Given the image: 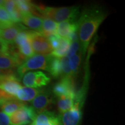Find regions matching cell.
I'll list each match as a JSON object with an SVG mask.
<instances>
[{
  "label": "cell",
  "instance_id": "obj_1",
  "mask_svg": "<svg viewBox=\"0 0 125 125\" xmlns=\"http://www.w3.org/2000/svg\"><path fill=\"white\" fill-rule=\"evenodd\" d=\"M108 15L107 12L99 5H92L82 10L78 19V35L83 55H85L90 42Z\"/></svg>",
  "mask_w": 125,
  "mask_h": 125
},
{
  "label": "cell",
  "instance_id": "obj_2",
  "mask_svg": "<svg viewBox=\"0 0 125 125\" xmlns=\"http://www.w3.org/2000/svg\"><path fill=\"white\" fill-rule=\"evenodd\" d=\"M37 16L40 18H47L55 22L64 21H77L80 15V7H49L37 5Z\"/></svg>",
  "mask_w": 125,
  "mask_h": 125
},
{
  "label": "cell",
  "instance_id": "obj_3",
  "mask_svg": "<svg viewBox=\"0 0 125 125\" xmlns=\"http://www.w3.org/2000/svg\"><path fill=\"white\" fill-rule=\"evenodd\" d=\"M50 55L44 56L41 54H34L26 59L18 67L17 76L20 79L28 71L34 70H43L48 71Z\"/></svg>",
  "mask_w": 125,
  "mask_h": 125
},
{
  "label": "cell",
  "instance_id": "obj_4",
  "mask_svg": "<svg viewBox=\"0 0 125 125\" xmlns=\"http://www.w3.org/2000/svg\"><path fill=\"white\" fill-rule=\"evenodd\" d=\"M30 40L34 53H35L36 54L44 56L51 54L53 49L48 37L41 33L30 30Z\"/></svg>",
  "mask_w": 125,
  "mask_h": 125
},
{
  "label": "cell",
  "instance_id": "obj_5",
  "mask_svg": "<svg viewBox=\"0 0 125 125\" xmlns=\"http://www.w3.org/2000/svg\"><path fill=\"white\" fill-rule=\"evenodd\" d=\"M75 79L73 77H62L53 87L52 93L56 98L68 97L74 98L76 94Z\"/></svg>",
  "mask_w": 125,
  "mask_h": 125
},
{
  "label": "cell",
  "instance_id": "obj_6",
  "mask_svg": "<svg viewBox=\"0 0 125 125\" xmlns=\"http://www.w3.org/2000/svg\"><path fill=\"white\" fill-rule=\"evenodd\" d=\"M54 103L53 94L49 89H42L31 101V107L37 114L48 111Z\"/></svg>",
  "mask_w": 125,
  "mask_h": 125
},
{
  "label": "cell",
  "instance_id": "obj_7",
  "mask_svg": "<svg viewBox=\"0 0 125 125\" xmlns=\"http://www.w3.org/2000/svg\"><path fill=\"white\" fill-rule=\"evenodd\" d=\"M37 114L31 106L24 107L9 115L11 125H27L33 121Z\"/></svg>",
  "mask_w": 125,
  "mask_h": 125
},
{
  "label": "cell",
  "instance_id": "obj_8",
  "mask_svg": "<svg viewBox=\"0 0 125 125\" xmlns=\"http://www.w3.org/2000/svg\"><path fill=\"white\" fill-rule=\"evenodd\" d=\"M30 30L27 28L20 31L17 35L13 43L19 52L25 59L34 55L30 40Z\"/></svg>",
  "mask_w": 125,
  "mask_h": 125
},
{
  "label": "cell",
  "instance_id": "obj_9",
  "mask_svg": "<svg viewBox=\"0 0 125 125\" xmlns=\"http://www.w3.org/2000/svg\"><path fill=\"white\" fill-rule=\"evenodd\" d=\"M51 78L42 71H30L23 76L22 82L26 87L38 88L46 86L51 82Z\"/></svg>",
  "mask_w": 125,
  "mask_h": 125
},
{
  "label": "cell",
  "instance_id": "obj_10",
  "mask_svg": "<svg viewBox=\"0 0 125 125\" xmlns=\"http://www.w3.org/2000/svg\"><path fill=\"white\" fill-rule=\"evenodd\" d=\"M20 81L14 74L0 75V89L16 98L19 90L22 87Z\"/></svg>",
  "mask_w": 125,
  "mask_h": 125
},
{
  "label": "cell",
  "instance_id": "obj_11",
  "mask_svg": "<svg viewBox=\"0 0 125 125\" xmlns=\"http://www.w3.org/2000/svg\"><path fill=\"white\" fill-rule=\"evenodd\" d=\"M82 109L81 106L74 104L70 110L59 115L62 125H81L82 119Z\"/></svg>",
  "mask_w": 125,
  "mask_h": 125
},
{
  "label": "cell",
  "instance_id": "obj_12",
  "mask_svg": "<svg viewBox=\"0 0 125 125\" xmlns=\"http://www.w3.org/2000/svg\"><path fill=\"white\" fill-rule=\"evenodd\" d=\"M27 29L20 23H15L6 29H0V43L5 45L13 44L20 31Z\"/></svg>",
  "mask_w": 125,
  "mask_h": 125
},
{
  "label": "cell",
  "instance_id": "obj_13",
  "mask_svg": "<svg viewBox=\"0 0 125 125\" xmlns=\"http://www.w3.org/2000/svg\"><path fill=\"white\" fill-rule=\"evenodd\" d=\"M77 21H64L58 23L57 35L61 38L68 39L70 36L78 32Z\"/></svg>",
  "mask_w": 125,
  "mask_h": 125
},
{
  "label": "cell",
  "instance_id": "obj_14",
  "mask_svg": "<svg viewBox=\"0 0 125 125\" xmlns=\"http://www.w3.org/2000/svg\"><path fill=\"white\" fill-rule=\"evenodd\" d=\"M21 22L30 28L32 31L42 33V18L32 15L27 14L22 16Z\"/></svg>",
  "mask_w": 125,
  "mask_h": 125
},
{
  "label": "cell",
  "instance_id": "obj_15",
  "mask_svg": "<svg viewBox=\"0 0 125 125\" xmlns=\"http://www.w3.org/2000/svg\"><path fill=\"white\" fill-rule=\"evenodd\" d=\"M26 105V103L19 101L17 98H12L1 103L0 104V109L1 112L9 116Z\"/></svg>",
  "mask_w": 125,
  "mask_h": 125
},
{
  "label": "cell",
  "instance_id": "obj_16",
  "mask_svg": "<svg viewBox=\"0 0 125 125\" xmlns=\"http://www.w3.org/2000/svg\"><path fill=\"white\" fill-rule=\"evenodd\" d=\"M22 64V62L7 53L0 54V68L4 70H10L18 67Z\"/></svg>",
  "mask_w": 125,
  "mask_h": 125
},
{
  "label": "cell",
  "instance_id": "obj_17",
  "mask_svg": "<svg viewBox=\"0 0 125 125\" xmlns=\"http://www.w3.org/2000/svg\"><path fill=\"white\" fill-rule=\"evenodd\" d=\"M41 90V89L22 86L17 93L16 98L21 101H31L37 96Z\"/></svg>",
  "mask_w": 125,
  "mask_h": 125
},
{
  "label": "cell",
  "instance_id": "obj_18",
  "mask_svg": "<svg viewBox=\"0 0 125 125\" xmlns=\"http://www.w3.org/2000/svg\"><path fill=\"white\" fill-rule=\"evenodd\" d=\"M17 8L23 16L27 14H32L37 15V5L34 3L27 0L16 1Z\"/></svg>",
  "mask_w": 125,
  "mask_h": 125
},
{
  "label": "cell",
  "instance_id": "obj_19",
  "mask_svg": "<svg viewBox=\"0 0 125 125\" xmlns=\"http://www.w3.org/2000/svg\"><path fill=\"white\" fill-rule=\"evenodd\" d=\"M57 114L52 111H46L37 114L30 125H51Z\"/></svg>",
  "mask_w": 125,
  "mask_h": 125
},
{
  "label": "cell",
  "instance_id": "obj_20",
  "mask_svg": "<svg viewBox=\"0 0 125 125\" xmlns=\"http://www.w3.org/2000/svg\"><path fill=\"white\" fill-rule=\"evenodd\" d=\"M71 41L67 38H61L60 43L56 49L53 50L51 55L59 59H62L67 56L69 51Z\"/></svg>",
  "mask_w": 125,
  "mask_h": 125
},
{
  "label": "cell",
  "instance_id": "obj_21",
  "mask_svg": "<svg viewBox=\"0 0 125 125\" xmlns=\"http://www.w3.org/2000/svg\"><path fill=\"white\" fill-rule=\"evenodd\" d=\"M47 71L49 72L51 75L54 78H58L60 76L62 77V70L60 59L53 57L51 54Z\"/></svg>",
  "mask_w": 125,
  "mask_h": 125
},
{
  "label": "cell",
  "instance_id": "obj_22",
  "mask_svg": "<svg viewBox=\"0 0 125 125\" xmlns=\"http://www.w3.org/2000/svg\"><path fill=\"white\" fill-rule=\"evenodd\" d=\"M58 23L47 18H42V34L45 37L57 35Z\"/></svg>",
  "mask_w": 125,
  "mask_h": 125
},
{
  "label": "cell",
  "instance_id": "obj_23",
  "mask_svg": "<svg viewBox=\"0 0 125 125\" xmlns=\"http://www.w3.org/2000/svg\"><path fill=\"white\" fill-rule=\"evenodd\" d=\"M82 55V52L81 51V49H80L74 55H73L69 58L70 66L71 70L72 76L74 79H75L76 76H77L78 74L79 73Z\"/></svg>",
  "mask_w": 125,
  "mask_h": 125
},
{
  "label": "cell",
  "instance_id": "obj_24",
  "mask_svg": "<svg viewBox=\"0 0 125 125\" xmlns=\"http://www.w3.org/2000/svg\"><path fill=\"white\" fill-rule=\"evenodd\" d=\"M74 98L68 97L57 98V106L60 114L70 110L74 105Z\"/></svg>",
  "mask_w": 125,
  "mask_h": 125
},
{
  "label": "cell",
  "instance_id": "obj_25",
  "mask_svg": "<svg viewBox=\"0 0 125 125\" xmlns=\"http://www.w3.org/2000/svg\"><path fill=\"white\" fill-rule=\"evenodd\" d=\"M60 61L62 70V78L73 77L71 70L70 66L69 58L67 56H65V57L60 59Z\"/></svg>",
  "mask_w": 125,
  "mask_h": 125
},
{
  "label": "cell",
  "instance_id": "obj_26",
  "mask_svg": "<svg viewBox=\"0 0 125 125\" xmlns=\"http://www.w3.org/2000/svg\"><path fill=\"white\" fill-rule=\"evenodd\" d=\"M0 21L8 26H10L15 24L12 21L8 12L3 7L0 8Z\"/></svg>",
  "mask_w": 125,
  "mask_h": 125
},
{
  "label": "cell",
  "instance_id": "obj_27",
  "mask_svg": "<svg viewBox=\"0 0 125 125\" xmlns=\"http://www.w3.org/2000/svg\"><path fill=\"white\" fill-rule=\"evenodd\" d=\"M80 49H81L80 42H79V38H77L71 42L69 51H68L66 56L70 58L71 56L74 55L76 53H77Z\"/></svg>",
  "mask_w": 125,
  "mask_h": 125
},
{
  "label": "cell",
  "instance_id": "obj_28",
  "mask_svg": "<svg viewBox=\"0 0 125 125\" xmlns=\"http://www.w3.org/2000/svg\"><path fill=\"white\" fill-rule=\"evenodd\" d=\"M2 7L6 9V10L8 12L9 15L18 9L16 7V1H13V0L4 1Z\"/></svg>",
  "mask_w": 125,
  "mask_h": 125
},
{
  "label": "cell",
  "instance_id": "obj_29",
  "mask_svg": "<svg viewBox=\"0 0 125 125\" xmlns=\"http://www.w3.org/2000/svg\"><path fill=\"white\" fill-rule=\"evenodd\" d=\"M48 40L49 41L53 50H54L57 48L59 43H60V37H59L57 35H54L48 37Z\"/></svg>",
  "mask_w": 125,
  "mask_h": 125
},
{
  "label": "cell",
  "instance_id": "obj_30",
  "mask_svg": "<svg viewBox=\"0 0 125 125\" xmlns=\"http://www.w3.org/2000/svg\"><path fill=\"white\" fill-rule=\"evenodd\" d=\"M0 125H11L8 115L2 112H0Z\"/></svg>",
  "mask_w": 125,
  "mask_h": 125
},
{
  "label": "cell",
  "instance_id": "obj_31",
  "mask_svg": "<svg viewBox=\"0 0 125 125\" xmlns=\"http://www.w3.org/2000/svg\"><path fill=\"white\" fill-rule=\"evenodd\" d=\"M14 74L13 71L11 70H4L0 68V75H4L13 74Z\"/></svg>",
  "mask_w": 125,
  "mask_h": 125
},
{
  "label": "cell",
  "instance_id": "obj_32",
  "mask_svg": "<svg viewBox=\"0 0 125 125\" xmlns=\"http://www.w3.org/2000/svg\"><path fill=\"white\" fill-rule=\"evenodd\" d=\"M8 27H10V26H7V25L4 24V23H2L1 21H0V29H6V28Z\"/></svg>",
  "mask_w": 125,
  "mask_h": 125
},
{
  "label": "cell",
  "instance_id": "obj_33",
  "mask_svg": "<svg viewBox=\"0 0 125 125\" xmlns=\"http://www.w3.org/2000/svg\"><path fill=\"white\" fill-rule=\"evenodd\" d=\"M4 47H5L4 44H2L1 43H0V54H2V53L4 52Z\"/></svg>",
  "mask_w": 125,
  "mask_h": 125
},
{
  "label": "cell",
  "instance_id": "obj_34",
  "mask_svg": "<svg viewBox=\"0 0 125 125\" xmlns=\"http://www.w3.org/2000/svg\"><path fill=\"white\" fill-rule=\"evenodd\" d=\"M4 1H2V0H0V8L1 7H2L3 4H4Z\"/></svg>",
  "mask_w": 125,
  "mask_h": 125
}]
</instances>
